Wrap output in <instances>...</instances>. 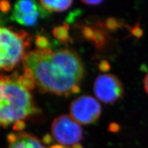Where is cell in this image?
<instances>
[{
    "mask_svg": "<svg viewBox=\"0 0 148 148\" xmlns=\"http://www.w3.org/2000/svg\"><path fill=\"white\" fill-rule=\"evenodd\" d=\"M24 67L33 72L41 92L68 96L80 92L79 83L83 67L78 55L72 51L49 48L32 51L22 59Z\"/></svg>",
    "mask_w": 148,
    "mask_h": 148,
    "instance_id": "obj_1",
    "label": "cell"
},
{
    "mask_svg": "<svg viewBox=\"0 0 148 148\" xmlns=\"http://www.w3.org/2000/svg\"><path fill=\"white\" fill-rule=\"evenodd\" d=\"M16 72L1 75L0 123L3 128L35 114L37 109L29 91L21 83Z\"/></svg>",
    "mask_w": 148,
    "mask_h": 148,
    "instance_id": "obj_2",
    "label": "cell"
},
{
    "mask_svg": "<svg viewBox=\"0 0 148 148\" xmlns=\"http://www.w3.org/2000/svg\"><path fill=\"white\" fill-rule=\"evenodd\" d=\"M30 45L29 34L11 28L0 29V67L11 71L23 59L25 50Z\"/></svg>",
    "mask_w": 148,
    "mask_h": 148,
    "instance_id": "obj_3",
    "label": "cell"
},
{
    "mask_svg": "<svg viewBox=\"0 0 148 148\" xmlns=\"http://www.w3.org/2000/svg\"><path fill=\"white\" fill-rule=\"evenodd\" d=\"M51 133L55 140L62 145H76L83 137L80 125L67 115H62L53 120Z\"/></svg>",
    "mask_w": 148,
    "mask_h": 148,
    "instance_id": "obj_4",
    "label": "cell"
},
{
    "mask_svg": "<svg viewBox=\"0 0 148 148\" xmlns=\"http://www.w3.org/2000/svg\"><path fill=\"white\" fill-rule=\"evenodd\" d=\"M101 107L99 102L90 96H82L74 100L70 107L71 116L81 124H90L99 118Z\"/></svg>",
    "mask_w": 148,
    "mask_h": 148,
    "instance_id": "obj_5",
    "label": "cell"
},
{
    "mask_svg": "<svg viewBox=\"0 0 148 148\" xmlns=\"http://www.w3.org/2000/svg\"><path fill=\"white\" fill-rule=\"evenodd\" d=\"M95 94L105 103H112L123 95V87L119 78L112 74H103L94 83Z\"/></svg>",
    "mask_w": 148,
    "mask_h": 148,
    "instance_id": "obj_6",
    "label": "cell"
},
{
    "mask_svg": "<svg viewBox=\"0 0 148 148\" xmlns=\"http://www.w3.org/2000/svg\"><path fill=\"white\" fill-rule=\"evenodd\" d=\"M45 15H47V12L38 5L36 1L21 0L14 4L12 18L13 20L19 23L24 17L35 16L39 18L40 16L44 17Z\"/></svg>",
    "mask_w": 148,
    "mask_h": 148,
    "instance_id": "obj_7",
    "label": "cell"
},
{
    "mask_svg": "<svg viewBox=\"0 0 148 148\" xmlns=\"http://www.w3.org/2000/svg\"><path fill=\"white\" fill-rule=\"evenodd\" d=\"M8 140V148H46L35 136L27 133H10Z\"/></svg>",
    "mask_w": 148,
    "mask_h": 148,
    "instance_id": "obj_8",
    "label": "cell"
},
{
    "mask_svg": "<svg viewBox=\"0 0 148 148\" xmlns=\"http://www.w3.org/2000/svg\"><path fill=\"white\" fill-rule=\"evenodd\" d=\"M73 1L69 0V1H46V0H42L40 1V3L46 11L49 12H61L66 11L71 7Z\"/></svg>",
    "mask_w": 148,
    "mask_h": 148,
    "instance_id": "obj_9",
    "label": "cell"
},
{
    "mask_svg": "<svg viewBox=\"0 0 148 148\" xmlns=\"http://www.w3.org/2000/svg\"><path fill=\"white\" fill-rule=\"evenodd\" d=\"M69 25L66 22H64L62 25L55 27L53 30V35L56 38L62 43H67L72 41L69 35Z\"/></svg>",
    "mask_w": 148,
    "mask_h": 148,
    "instance_id": "obj_10",
    "label": "cell"
},
{
    "mask_svg": "<svg viewBox=\"0 0 148 148\" xmlns=\"http://www.w3.org/2000/svg\"><path fill=\"white\" fill-rule=\"evenodd\" d=\"M19 80L26 89L32 90L35 86V79L34 73L30 69L24 67V73L22 75H20Z\"/></svg>",
    "mask_w": 148,
    "mask_h": 148,
    "instance_id": "obj_11",
    "label": "cell"
},
{
    "mask_svg": "<svg viewBox=\"0 0 148 148\" xmlns=\"http://www.w3.org/2000/svg\"><path fill=\"white\" fill-rule=\"evenodd\" d=\"M95 40L93 42L98 49H103L107 42V35L104 30L94 29Z\"/></svg>",
    "mask_w": 148,
    "mask_h": 148,
    "instance_id": "obj_12",
    "label": "cell"
},
{
    "mask_svg": "<svg viewBox=\"0 0 148 148\" xmlns=\"http://www.w3.org/2000/svg\"><path fill=\"white\" fill-rule=\"evenodd\" d=\"M35 45L38 49L43 50L48 49L49 42L48 38L45 36L37 35L35 38Z\"/></svg>",
    "mask_w": 148,
    "mask_h": 148,
    "instance_id": "obj_13",
    "label": "cell"
},
{
    "mask_svg": "<svg viewBox=\"0 0 148 148\" xmlns=\"http://www.w3.org/2000/svg\"><path fill=\"white\" fill-rule=\"evenodd\" d=\"M120 25H121V22L114 17L108 18L105 22V27H106V29L111 31L118 29Z\"/></svg>",
    "mask_w": 148,
    "mask_h": 148,
    "instance_id": "obj_14",
    "label": "cell"
},
{
    "mask_svg": "<svg viewBox=\"0 0 148 148\" xmlns=\"http://www.w3.org/2000/svg\"><path fill=\"white\" fill-rule=\"evenodd\" d=\"M82 34L84 38L88 40L92 41V42L95 40V30L88 26H83L82 27Z\"/></svg>",
    "mask_w": 148,
    "mask_h": 148,
    "instance_id": "obj_15",
    "label": "cell"
},
{
    "mask_svg": "<svg viewBox=\"0 0 148 148\" xmlns=\"http://www.w3.org/2000/svg\"><path fill=\"white\" fill-rule=\"evenodd\" d=\"M99 69L102 72H108L110 70V64L109 63L106 61V60H103L101 61L99 64Z\"/></svg>",
    "mask_w": 148,
    "mask_h": 148,
    "instance_id": "obj_16",
    "label": "cell"
},
{
    "mask_svg": "<svg viewBox=\"0 0 148 148\" xmlns=\"http://www.w3.org/2000/svg\"><path fill=\"white\" fill-rule=\"evenodd\" d=\"M25 127V123L22 120H19L16 121L13 125V130L16 131H21L24 130Z\"/></svg>",
    "mask_w": 148,
    "mask_h": 148,
    "instance_id": "obj_17",
    "label": "cell"
},
{
    "mask_svg": "<svg viewBox=\"0 0 148 148\" xmlns=\"http://www.w3.org/2000/svg\"><path fill=\"white\" fill-rule=\"evenodd\" d=\"M0 8H1V10L4 13L8 12L11 9V5L9 1H1L0 3Z\"/></svg>",
    "mask_w": 148,
    "mask_h": 148,
    "instance_id": "obj_18",
    "label": "cell"
},
{
    "mask_svg": "<svg viewBox=\"0 0 148 148\" xmlns=\"http://www.w3.org/2000/svg\"><path fill=\"white\" fill-rule=\"evenodd\" d=\"M108 130L112 133H116L118 132L120 130V126L119 125L116 123H111L108 128Z\"/></svg>",
    "mask_w": 148,
    "mask_h": 148,
    "instance_id": "obj_19",
    "label": "cell"
},
{
    "mask_svg": "<svg viewBox=\"0 0 148 148\" xmlns=\"http://www.w3.org/2000/svg\"><path fill=\"white\" fill-rule=\"evenodd\" d=\"M103 2V1H101V0H85V1H82V3H83L87 5H98L100 3Z\"/></svg>",
    "mask_w": 148,
    "mask_h": 148,
    "instance_id": "obj_20",
    "label": "cell"
},
{
    "mask_svg": "<svg viewBox=\"0 0 148 148\" xmlns=\"http://www.w3.org/2000/svg\"><path fill=\"white\" fill-rule=\"evenodd\" d=\"M52 141H53V138L51 136L49 135V134H46L43 138V141L44 143H45V144H50V143H51Z\"/></svg>",
    "mask_w": 148,
    "mask_h": 148,
    "instance_id": "obj_21",
    "label": "cell"
},
{
    "mask_svg": "<svg viewBox=\"0 0 148 148\" xmlns=\"http://www.w3.org/2000/svg\"><path fill=\"white\" fill-rule=\"evenodd\" d=\"M144 87H145V91L148 94V72L147 73L146 75L145 76V79H144Z\"/></svg>",
    "mask_w": 148,
    "mask_h": 148,
    "instance_id": "obj_22",
    "label": "cell"
},
{
    "mask_svg": "<svg viewBox=\"0 0 148 148\" xmlns=\"http://www.w3.org/2000/svg\"><path fill=\"white\" fill-rule=\"evenodd\" d=\"M133 34L136 36H140L141 34V31L140 29H139L138 28H134L132 30Z\"/></svg>",
    "mask_w": 148,
    "mask_h": 148,
    "instance_id": "obj_23",
    "label": "cell"
},
{
    "mask_svg": "<svg viewBox=\"0 0 148 148\" xmlns=\"http://www.w3.org/2000/svg\"><path fill=\"white\" fill-rule=\"evenodd\" d=\"M49 148H65V147L61 145H56L52 146L51 147H50Z\"/></svg>",
    "mask_w": 148,
    "mask_h": 148,
    "instance_id": "obj_24",
    "label": "cell"
},
{
    "mask_svg": "<svg viewBox=\"0 0 148 148\" xmlns=\"http://www.w3.org/2000/svg\"><path fill=\"white\" fill-rule=\"evenodd\" d=\"M72 148H83V147H82V146L81 145H80V144H78V143H77V144H76V145H73Z\"/></svg>",
    "mask_w": 148,
    "mask_h": 148,
    "instance_id": "obj_25",
    "label": "cell"
}]
</instances>
